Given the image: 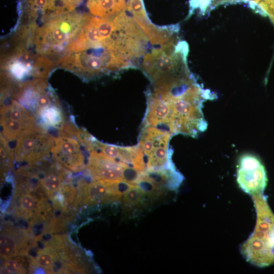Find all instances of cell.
Listing matches in <instances>:
<instances>
[{"label":"cell","instance_id":"cell-2","mask_svg":"<svg viewBox=\"0 0 274 274\" xmlns=\"http://www.w3.org/2000/svg\"><path fill=\"white\" fill-rule=\"evenodd\" d=\"M56 63L86 80L136 66L123 54L114 38L101 44L65 54Z\"/></svg>","mask_w":274,"mask_h":274},{"label":"cell","instance_id":"cell-10","mask_svg":"<svg viewBox=\"0 0 274 274\" xmlns=\"http://www.w3.org/2000/svg\"><path fill=\"white\" fill-rule=\"evenodd\" d=\"M131 185L122 181H81L74 203L76 207H90L117 201Z\"/></svg>","mask_w":274,"mask_h":274},{"label":"cell","instance_id":"cell-3","mask_svg":"<svg viewBox=\"0 0 274 274\" xmlns=\"http://www.w3.org/2000/svg\"><path fill=\"white\" fill-rule=\"evenodd\" d=\"M87 15L74 10L55 12L46 17L41 26L30 30L29 43L42 56L50 58L60 55V58L81 29Z\"/></svg>","mask_w":274,"mask_h":274},{"label":"cell","instance_id":"cell-12","mask_svg":"<svg viewBox=\"0 0 274 274\" xmlns=\"http://www.w3.org/2000/svg\"><path fill=\"white\" fill-rule=\"evenodd\" d=\"M236 180L239 187L251 195L263 193L268 181L264 166L258 157L250 154L239 157Z\"/></svg>","mask_w":274,"mask_h":274},{"label":"cell","instance_id":"cell-22","mask_svg":"<svg viewBox=\"0 0 274 274\" xmlns=\"http://www.w3.org/2000/svg\"><path fill=\"white\" fill-rule=\"evenodd\" d=\"M261 0H212L209 10H212L216 7L227 3H232L239 2L249 3L251 7L254 10L257 4Z\"/></svg>","mask_w":274,"mask_h":274},{"label":"cell","instance_id":"cell-9","mask_svg":"<svg viewBox=\"0 0 274 274\" xmlns=\"http://www.w3.org/2000/svg\"><path fill=\"white\" fill-rule=\"evenodd\" d=\"M86 168L93 180L122 181L135 185L143 172L96 149L88 152Z\"/></svg>","mask_w":274,"mask_h":274},{"label":"cell","instance_id":"cell-7","mask_svg":"<svg viewBox=\"0 0 274 274\" xmlns=\"http://www.w3.org/2000/svg\"><path fill=\"white\" fill-rule=\"evenodd\" d=\"M21 39L20 42L3 58L1 68V92L7 93L14 86L36 78H47L55 66L52 60L28 50L25 47L27 41Z\"/></svg>","mask_w":274,"mask_h":274},{"label":"cell","instance_id":"cell-1","mask_svg":"<svg viewBox=\"0 0 274 274\" xmlns=\"http://www.w3.org/2000/svg\"><path fill=\"white\" fill-rule=\"evenodd\" d=\"M146 96L144 120L148 125L173 136L181 134L193 138L207 127L203 103L215 97L210 91L202 88L194 77L167 89L151 87Z\"/></svg>","mask_w":274,"mask_h":274},{"label":"cell","instance_id":"cell-20","mask_svg":"<svg viewBox=\"0 0 274 274\" xmlns=\"http://www.w3.org/2000/svg\"><path fill=\"white\" fill-rule=\"evenodd\" d=\"M1 175L4 178L12 168L15 159L14 149L9 145V141L2 134L0 135Z\"/></svg>","mask_w":274,"mask_h":274},{"label":"cell","instance_id":"cell-14","mask_svg":"<svg viewBox=\"0 0 274 274\" xmlns=\"http://www.w3.org/2000/svg\"><path fill=\"white\" fill-rule=\"evenodd\" d=\"M30 239L27 231L12 225L4 227L1 231L0 253L3 260L27 254Z\"/></svg>","mask_w":274,"mask_h":274},{"label":"cell","instance_id":"cell-11","mask_svg":"<svg viewBox=\"0 0 274 274\" xmlns=\"http://www.w3.org/2000/svg\"><path fill=\"white\" fill-rule=\"evenodd\" d=\"M55 136L39 125L29 130L16 141L14 147L15 161L34 164L51 155Z\"/></svg>","mask_w":274,"mask_h":274},{"label":"cell","instance_id":"cell-15","mask_svg":"<svg viewBox=\"0 0 274 274\" xmlns=\"http://www.w3.org/2000/svg\"><path fill=\"white\" fill-rule=\"evenodd\" d=\"M94 149L140 171L143 172L146 169L144 153L139 144L132 146H119L104 143L96 139Z\"/></svg>","mask_w":274,"mask_h":274},{"label":"cell","instance_id":"cell-18","mask_svg":"<svg viewBox=\"0 0 274 274\" xmlns=\"http://www.w3.org/2000/svg\"><path fill=\"white\" fill-rule=\"evenodd\" d=\"M37 120L38 123L47 130L49 128L59 129L66 121L60 103L52 105L42 110Z\"/></svg>","mask_w":274,"mask_h":274},{"label":"cell","instance_id":"cell-23","mask_svg":"<svg viewBox=\"0 0 274 274\" xmlns=\"http://www.w3.org/2000/svg\"><path fill=\"white\" fill-rule=\"evenodd\" d=\"M83 0H58L60 9L64 11H72Z\"/></svg>","mask_w":274,"mask_h":274},{"label":"cell","instance_id":"cell-8","mask_svg":"<svg viewBox=\"0 0 274 274\" xmlns=\"http://www.w3.org/2000/svg\"><path fill=\"white\" fill-rule=\"evenodd\" d=\"M172 134L152 126H141L138 138L146 162V169L175 168L169 143Z\"/></svg>","mask_w":274,"mask_h":274},{"label":"cell","instance_id":"cell-19","mask_svg":"<svg viewBox=\"0 0 274 274\" xmlns=\"http://www.w3.org/2000/svg\"><path fill=\"white\" fill-rule=\"evenodd\" d=\"M122 202L124 211L127 213L142 210L149 204L144 192L135 184H132L123 193Z\"/></svg>","mask_w":274,"mask_h":274},{"label":"cell","instance_id":"cell-21","mask_svg":"<svg viewBox=\"0 0 274 274\" xmlns=\"http://www.w3.org/2000/svg\"><path fill=\"white\" fill-rule=\"evenodd\" d=\"M24 255L16 256L4 259L1 273H25L27 270L31 271V262L22 263V257Z\"/></svg>","mask_w":274,"mask_h":274},{"label":"cell","instance_id":"cell-16","mask_svg":"<svg viewBox=\"0 0 274 274\" xmlns=\"http://www.w3.org/2000/svg\"><path fill=\"white\" fill-rule=\"evenodd\" d=\"M23 4L24 14L28 20L29 24H35V20L42 16L43 21L51 14L63 11L60 8L58 0H21Z\"/></svg>","mask_w":274,"mask_h":274},{"label":"cell","instance_id":"cell-5","mask_svg":"<svg viewBox=\"0 0 274 274\" xmlns=\"http://www.w3.org/2000/svg\"><path fill=\"white\" fill-rule=\"evenodd\" d=\"M252 198L256 213V225L240 250L248 262L264 267L274 264V214L263 193Z\"/></svg>","mask_w":274,"mask_h":274},{"label":"cell","instance_id":"cell-17","mask_svg":"<svg viewBox=\"0 0 274 274\" xmlns=\"http://www.w3.org/2000/svg\"><path fill=\"white\" fill-rule=\"evenodd\" d=\"M127 4L126 0H87L86 6L92 16L110 18L126 10Z\"/></svg>","mask_w":274,"mask_h":274},{"label":"cell","instance_id":"cell-4","mask_svg":"<svg viewBox=\"0 0 274 274\" xmlns=\"http://www.w3.org/2000/svg\"><path fill=\"white\" fill-rule=\"evenodd\" d=\"M188 52L187 44L179 41L146 53L141 67L152 86L168 88L192 75L187 63Z\"/></svg>","mask_w":274,"mask_h":274},{"label":"cell","instance_id":"cell-6","mask_svg":"<svg viewBox=\"0 0 274 274\" xmlns=\"http://www.w3.org/2000/svg\"><path fill=\"white\" fill-rule=\"evenodd\" d=\"M33 270L47 273H87L90 263L65 235H56L31 257Z\"/></svg>","mask_w":274,"mask_h":274},{"label":"cell","instance_id":"cell-13","mask_svg":"<svg viewBox=\"0 0 274 274\" xmlns=\"http://www.w3.org/2000/svg\"><path fill=\"white\" fill-rule=\"evenodd\" d=\"M82 146L76 138L58 134L55 137L51 155L53 159L68 170L78 172L83 168L85 163Z\"/></svg>","mask_w":274,"mask_h":274}]
</instances>
